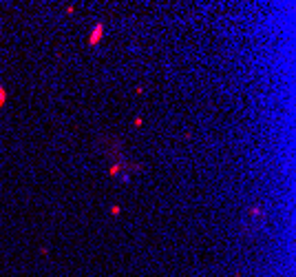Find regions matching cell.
Listing matches in <instances>:
<instances>
[{
	"instance_id": "cell-1",
	"label": "cell",
	"mask_w": 296,
	"mask_h": 277,
	"mask_svg": "<svg viewBox=\"0 0 296 277\" xmlns=\"http://www.w3.org/2000/svg\"><path fill=\"white\" fill-rule=\"evenodd\" d=\"M102 31H104V27H102V25L95 27L93 33H91V38H89V45H98V40H99V36H102Z\"/></svg>"
},
{
	"instance_id": "cell-2",
	"label": "cell",
	"mask_w": 296,
	"mask_h": 277,
	"mask_svg": "<svg viewBox=\"0 0 296 277\" xmlns=\"http://www.w3.org/2000/svg\"><path fill=\"white\" fill-rule=\"evenodd\" d=\"M4 98H7V95H4V89L0 87V107H2V104H4Z\"/></svg>"
}]
</instances>
